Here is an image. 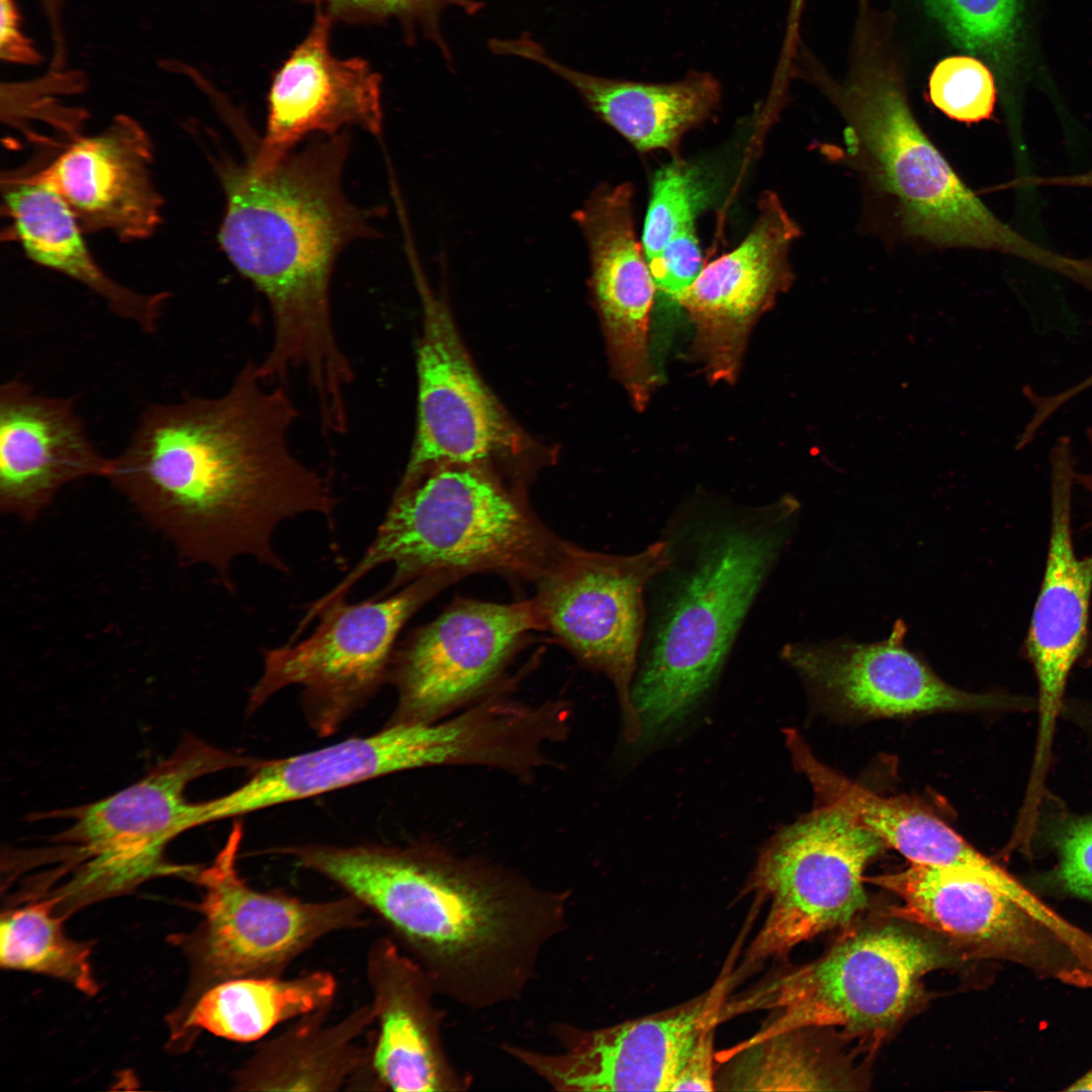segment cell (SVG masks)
Masks as SVG:
<instances>
[{"instance_id": "cell-18", "label": "cell", "mask_w": 1092, "mask_h": 1092, "mask_svg": "<svg viewBox=\"0 0 1092 1092\" xmlns=\"http://www.w3.org/2000/svg\"><path fill=\"white\" fill-rule=\"evenodd\" d=\"M1071 444L1051 454V532L1045 569L1024 649L1037 684V732L1031 772L1048 774L1058 718L1071 670L1086 642L1092 595V553L1079 557L1072 538L1074 480Z\"/></svg>"}, {"instance_id": "cell-37", "label": "cell", "mask_w": 1092, "mask_h": 1092, "mask_svg": "<svg viewBox=\"0 0 1092 1092\" xmlns=\"http://www.w3.org/2000/svg\"><path fill=\"white\" fill-rule=\"evenodd\" d=\"M647 262L656 290L678 302L705 267L696 223L687 225Z\"/></svg>"}, {"instance_id": "cell-43", "label": "cell", "mask_w": 1092, "mask_h": 1092, "mask_svg": "<svg viewBox=\"0 0 1092 1092\" xmlns=\"http://www.w3.org/2000/svg\"><path fill=\"white\" fill-rule=\"evenodd\" d=\"M1090 387H1092V374L1080 381L1079 383L1075 384L1074 386L1070 387V392L1073 395H1078L1079 393L1087 390Z\"/></svg>"}, {"instance_id": "cell-13", "label": "cell", "mask_w": 1092, "mask_h": 1092, "mask_svg": "<svg viewBox=\"0 0 1092 1092\" xmlns=\"http://www.w3.org/2000/svg\"><path fill=\"white\" fill-rule=\"evenodd\" d=\"M666 561L662 538L628 555L574 545L536 583L534 599L545 631L581 664L612 682L622 710L624 735L631 743L642 734L633 686L645 634L647 588Z\"/></svg>"}, {"instance_id": "cell-17", "label": "cell", "mask_w": 1092, "mask_h": 1092, "mask_svg": "<svg viewBox=\"0 0 1092 1092\" xmlns=\"http://www.w3.org/2000/svg\"><path fill=\"white\" fill-rule=\"evenodd\" d=\"M801 234L780 196L763 191L744 240L705 265L679 298L695 327L694 356L712 383L737 379L753 326L794 282L789 255Z\"/></svg>"}, {"instance_id": "cell-3", "label": "cell", "mask_w": 1092, "mask_h": 1092, "mask_svg": "<svg viewBox=\"0 0 1092 1092\" xmlns=\"http://www.w3.org/2000/svg\"><path fill=\"white\" fill-rule=\"evenodd\" d=\"M347 130L315 135L272 165L210 154L225 196L218 243L234 267L264 295L272 316L270 349L258 363L270 383L306 382L320 416L348 410L355 373L337 338L331 281L353 241L373 237L380 209L351 202L343 188Z\"/></svg>"}, {"instance_id": "cell-29", "label": "cell", "mask_w": 1092, "mask_h": 1092, "mask_svg": "<svg viewBox=\"0 0 1092 1092\" xmlns=\"http://www.w3.org/2000/svg\"><path fill=\"white\" fill-rule=\"evenodd\" d=\"M3 199L12 235L31 261L84 285L144 333L157 331L170 293L138 292L107 275L89 251L75 213L50 185L31 175L10 178Z\"/></svg>"}, {"instance_id": "cell-12", "label": "cell", "mask_w": 1092, "mask_h": 1092, "mask_svg": "<svg viewBox=\"0 0 1092 1092\" xmlns=\"http://www.w3.org/2000/svg\"><path fill=\"white\" fill-rule=\"evenodd\" d=\"M459 579L436 572L388 597L358 604L341 598L327 604L315 614L321 621L308 638L264 650L263 672L251 690L250 710L288 686H299L310 726L321 735L335 732L387 679L403 625Z\"/></svg>"}, {"instance_id": "cell-39", "label": "cell", "mask_w": 1092, "mask_h": 1092, "mask_svg": "<svg viewBox=\"0 0 1092 1092\" xmlns=\"http://www.w3.org/2000/svg\"><path fill=\"white\" fill-rule=\"evenodd\" d=\"M0 57L18 65H37L41 56L20 28L16 0H0Z\"/></svg>"}, {"instance_id": "cell-28", "label": "cell", "mask_w": 1092, "mask_h": 1092, "mask_svg": "<svg viewBox=\"0 0 1092 1092\" xmlns=\"http://www.w3.org/2000/svg\"><path fill=\"white\" fill-rule=\"evenodd\" d=\"M331 1006L298 1018L280 1034L258 1044L233 1074L237 1091H379L370 1062L374 1025L371 1003L334 1022Z\"/></svg>"}, {"instance_id": "cell-10", "label": "cell", "mask_w": 1092, "mask_h": 1092, "mask_svg": "<svg viewBox=\"0 0 1092 1092\" xmlns=\"http://www.w3.org/2000/svg\"><path fill=\"white\" fill-rule=\"evenodd\" d=\"M867 881L899 898L891 918L931 931L963 957L1015 963L1042 979L1092 989L1091 931L1052 923L977 876L911 862Z\"/></svg>"}, {"instance_id": "cell-19", "label": "cell", "mask_w": 1092, "mask_h": 1092, "mask_svg": "<svg viewBox=\"0 0 1092 1092\" xmlns=\"http://www.w3.org/2000/svg\"><path fill=\"white\" fill-rule=\"evenodd\" d=\"M334 24L315 9L308 32L274 73L264 134L257 139L249 130L242 139L256 165L274 164L308 136L332 135L351 126L381 132V76L362 58L333 54Z\"/></svg>"}, {"instance_id": "cell-16", "label": "cell", "mask_w": 1092, "mask_h": 1092, "mask_svg": "<svg viewBox=\"0 0 1092 1092\" xmlns=\"http://www.w3.org/2000/svg\"><path fill=\"white\" fill-rule=\"evenodd\" d=\"M723 987L658 1014L585 1030L559 1024L558 1053L504 1051L558 1091H671L700 1032L719 1023Z\"/></svg>"}, {"instance_id": "cell-42", "label": "cell", "mask_w": 1092, "mask_h": 1092, "mask_svg": "<svg viewBox=\"0 0 1092 1092\" xmlns=\"http://www.w3.org/2000/svg\"><path fill=\"white\" fill-rule=\"evenodd\" d=\"M1068 1091H1092V1068L1085 1073L1082 1077L1077 1079L1070 1087Z\"/></svg>"}, {"instance_id": "cell-35", "label": "cell", "mask_w": 1092, "mask_h": 1092, "mask_svg": "<svg viewBox=\"0 0 1092 1092\" xmlns=\"http://www.w3.org/2000/svg\"><path fill=\"white\" fill-rule=\"evenodd\" d=\"M931 103L949 118L977 123L989 119L996 103V84L990 68L972 56L939 61L928 80Z\"/></svg>"}, {"instance_id": "cell-21", "label": "cell", "mask_w": 1092, "mask_h": 1092, "mask_svg": "<svg viewBox=\"0 0 1092 1092\" xmlns=\"http://www.w3.org/2000/svg\"><path fill=\"white\" fill-rule=\"evenodd\" d=\"M633 200L632 183L602 184L573 219L587 246L589 287L615 373L628 391L643 393L655 383L648 330L657 290L636 237Z\"/></svg>"}, {"instance_id": "cell-1", "label": "cell", "mask_w": 1092, "mask_h": 1092, "mask_svg": "<svg viewBox=\"0 0 1092 1092\" xmlns=\"http://www.w3.org/2000/svg\"><path fill=\"white\" fill-rule=\"evenodd\" d=\"M298 417L287 385L269 383L250 361L219 396L147 406L105 478L186 561L225 576L236 558L252 556L284 572L277 526L309 513L330 518L336 505L326 479L292 451Z\"/></svg>"}, {"instance_id": "cell-4", "label": "cell", "mask_w": 1092, "mask_h": 1092, "mask_svg": "<svg viewBox=\"0 0 1092 1092\" xmlns=\"http://www.w3.org/2000/svg\"><path fill=\"white\" fill-rule=\"evenodd\" d=\"M791 495L757 508H691L660 538L667 561L651 579L633 686L642 735L677 726L719 676L798 521Z\"/></svg>"}, {"instance_id": "cell-8", "label": "cell", "mask_w": 1092, "mask_h": 1092, "mask_svg": "<svg viewBox=\"0 0 1092 1092\" xmlns=\"http://www.w3.org/2000/svg\"><path fill=\"white\" fill-rule=\"evenodd\" d=\"M839 106L847 164L901 235L938 248L1026 251L927 136L894 76H866L840 96Z\"/></svg>"}, {"instance_id": "cell-20", "label": "cell", "mask_w": 1092, "mask_h": 1092, "mask_svg": "<svg viewBox=\"0 0 1092 1092\" xmlns=\"http://www.w3.org/2000/svg\"><path fill=\"white\" fill-rule=\"evenodd\" d=\"M417 275L424 311L417 353L418 420L399 486L442 465H475L510 437L499 407L471 364L444 301Z\"/></svg>"}, {"instance_id": "cell-5", "label": "cell", "mask_w": 1092, "mask_h": 1092, "mask_svg": "<svg viewBox=\"0 0 1092 1092\" xmlns=\"http://www.w3.org/2000/svg\"><path fill=\"white\" fill-rule=\"evenodd\" d=\"M256 759L185 735L174 750L136 782L98 801L41 818L65 826L33 845L10 847L6 872L33 896L59 906H81L128 892L156 877L194 879L197 868L166 857L171 841L203 825L200 801L186 797L195 780L251 767Z\"/></svg>"}, {"instance_id": "cell-14", "label": "cell", "mask_w": 1092, "mask_h": 1092, "mask_svg": "<svg viewBox=\"0 0 1092 1092\" xmlns=\"http://www.w3.org/2000/svg\"><path fill=\"white\" fill-rule=\"evenodd\" d=\"M533 631H545L535 599L512 604L457 599L394 650L388 724L432 723L492 694Z\"/></svg>"}, {"instance_id": "cell-25", "label": "cell", "mask_w": 1092, "mask_h": 1092, "mask_svg": "<svg viewBox=\"0 0 1092 1092\" xmlns=\"http://www.w3.org/2000/svg\"><path fill=\"white\" fill-rule=\"evenodd\" d=\"M443 742L432 724H387L365 737L273 760H259L250 779L206 800L210 822L299 801L393 772L438 765Z\"/></svg>"}, {"instance_id": "cell-38", "label": "cell", "mask_w": 1092, "mask_h": 1092, "mask_svg": "<svg viewBox=\"0 0 1092 1092\" xmlns=\"http://www.w3.org/2000/svg\"><path fill=\"white\" fill-rule=\"evenodd\" d=\"M715 1027L716 1025H709L700 1032L671 1091L715 1090Z\"/></svg>"}, {"instance_id": "cell-32", "label": "cell", "mask_w": 1092, "mask_h": 1092, "mask_svg": "<svg viewBox=\"0 0 1092 1092\" xmlns=\"http://www.w3.org/2000/svg\"><path fill=\"white\" fill-rule=\"evenodd\" d=\"M810 1029L778 1033L736 1052L727 1062L724 1089L736 1091L846 1090L848 1074L809 1035ZM724 1063V1064H725Z\"/></svg>"}, {"instance_id": "cell-31", "label": "cell", "mask_w": 1092, "mask_h": 1092, "mask_svg": "<svg viewBox=\"0 0 1092 1092\" xmlns=\"http://www.w3.org/2000/svg\"><path fill=\"white\" fill-rule=\"evenodd\" d=\"M53 898H33L2 914L0 963L4 969L26 971L63 980L87 995L98 984L90 963L91 945L67 936L65 915Z\"/></svg>"}, {"instance_id": "cell-27", "label": "cell", "mask_w": 1092, "mask_h": 1092, "mask_svg": "<svg viewBox=\"0 0 1092 1092\" xmlns=\"http://www.w3.org/2000/svg\"><path fill=\"white\" fill-rule=\"evenodd\" d=\"M795 768L810 782L818 802L841 807L912 863L950 868L1009 893L1017 880L972 846L929 809L906 798H887L820 761L796 730L786 735Z\"/></svg>"}, {"instance_id": "cell-36", "label": "cell", "mask_w": 1092, "mask_h": 1092, "mask_svg": "<svg viewBox=\"0 0 1092 1092\" xmlns=\"http://www.w3.org/2000/svg\"><path fill=\"white\" fill-rule=\"evenodd\" d=\"M1051 833L1057 862L1052 871L1056 886L1066 894L1092 902V814L1070 815Z\"/></svg>"}, {"instance_id": "cell-2", "label": "cell", "mask_w": 1092, "mask_h": 1092, "mask_svg": "<svg viewBox=\"0 0 1092 1092\" xmlns=\"http://www.w3.org/2000/svg\"><path fill=\"white\" fill-rule=\"evenodd\" d=\"M386 926L436 992L472 1010L518 1000L568 924L569 891L431 845L282 850Z\"/></svg>"}, {"instance_id": "cell-33", "label": "cell", "mask_w": 1092, "mask_h": 1092, "mask_svg": "<svg viewBox=\"0 0 1092 1092\" xmlns=\"http://www.w3.org/2000/svg\"><path fill=\"white\" fill-rule=\"evenodd\" d=\"M312 4L327 13L333 21L346 24H381L394 20L406 42L415 43L419 35L432 41L449 65L450 48L442 35L441 18L449 8H458L474 15L483 8L478 0H299Z\"/></svg>"}, {"instance_id": "cell-22", "label": "cell", "mask_w": 1092, "mask_h": 1092, "mask_svg": "<svg viewBox=\"0 0 1092 1092\" xmlns=\"http://www.w3.org/2000/svg\"><path fill=\"white\" fill-rule=\"evenodd\" d=\"M374 1031L370 1062L380 1091L460 1092L471 1077L451 1064L441 1038L443 1010L425 970L390 936L375 939L366 957Z\"/></svg>"}, {"instance_id": "cell-23", "label": "cell", "mask_w": 1092, "mask_h": 1092, "mask_svg": "<svg viewBox=\"0 0 1092 1092\" xmlns=\"http://www.w3.org/2000/svg\"><path fill=\"white\" fill-rule=\"evenodd\" d=\"M111 459L91 442L73 398L11 379L0 387V510L31 523L65 485L106 477Z\"/></svg>"}, {"instance_id": "cell-40", "label": "cell", "mask_w": 1092, "mask_h": 1092, "mask_svg": "<svg viewBox=\"0 0 1092 1092\" xmlns=\"http://www.w3.org/2000/svg\"><path fill=\"white\" fill-rule=\"evenodd\" d=\"M805 0H791L787 20L785 39L795 42L799 38V27Z\"/></svg>"}, {"instance_id": "cell-11", "label": "cell", "mask_w": 1092, "mask_h": 1092, "mask_svg": "<svg viewBox=\"0 0 1092 1092\" xmlns=\"http://www.w3.org/2000/svg\"><path fill=\"white\" fill-rule=\"evenodd\" d=\"M886 847L876 833L830 803L818 802L775 834L749 881V889L769 900V909L747 960L784 956L850 923L868 903L866 868Z\"/></svg>"}, {"instance_id": "cell-41", "label": "cell", "mask_w": 1092, "mask_h": 1092, "mask_svg": "<svg viewBox=\"0 0 1092 1092\" xmlns=\"http://www.w3.org/2000/svg\"><path fill=\"white\" fill-rule=\"evenodd\" d=\"M1086 436L1089 444L1091 463H1092V426L1087 429ZM1074 480L1077 481L1082 487L1092 493V467L1091 470L1084 473H1075ZM1090 527L1092 528V522Z\"/></svg>"}, {"instance_id": "cell-30", "label": "cell", "mask_w": 1092, "mask_h": 1092, "mask_svg": "<svg viewBox=\"0 0 1092 1092\" xmlns=\"http://www.w3.org/2000/svg\"><path fill=\"white\" fill-rule=\"evenodd\" d=\"M337 990L333 974L313 971L295 978L250 977L221 982L190 1005L183 1029H203L248 1042L276 1025L331 1006Z\"/></svg>"}, {"instance_id": "cell-15", "label": "cell", "mask_w": 1092, "mask_h": 1092, "mask_svg": "<svg viewBox=\"0 0 1092 1092\" xmlns=\"http://www.w3.org/2000/svg\"><path fill=\"white\" fill-rule=\"evenodd\" d=\"M906 634L907 625L899 619L880 641H798L786 644L781 655L818 699L856 717L892 718L1029 706L1026 699L970 693L947 684L907 646Z\"/></svg>"}, {"instance_id": "cell-6", "label": "cell", "mask_w": 1092, "mask_h": 1092, "mask_svg": "<svg viewBox=\"0 0 1092 1092\" xmlns=\"http://www.w3.org/2000/svg\"><path fill=\"white\" fill-rule=\"evenodd\" d=\"M573 547L475 465H442L398 486L364 555L313 607L344 598L387 562L395 570L379 597L436 572L460 578L495 573L537 583Z\"/></svg>"}, {"instance_id": "cell-7", "label": "cell", "mask_w": 1092, "mask_h": 1092, "mask_svg": "<svg viewBox=\"0 0 1092 1092\" xmlns=\"http://www.w3.org/2000/svg\"><path fill=\"white\" fill-rule=\"evenodd\" d=\"M940 942L899 924L867 926L842 936L822 957L764 980L724 1004L719 1021L771 1011L751 1036L716 1053L724 1064L739 1050L771 1035L840 1028L875 1046L919 997L923 978L956 962Z\"/></svg>"}, {"instance_id": "cell-34", "label": "cell", "mask_w": 1092, "mask_h": 1092, "mask_svg": "<svg viewBox=\"0 0 1092 1092\" xmlns=\"http://www.w3.org/2000/svg\"><path fill=\"white\" fill-rule=\"evenodd\" d=\"M704 202L705 192L696 171L681 158L672 159L656 171L642 232L647 261L695 222Z\"/></svg>"}, {"instance_id": "cell-9", "label": "cell", "mask_w": 1092, "mask_h": 1092, "mask_svg": "<svg viewBox=\"0 0 1092 1092\" xmlns=\"http://www.w3.org/2000/svg\"><path fill=\"white\" fill-rule=\"evenodd\" d=\"M242 836L237 822L214 859L194 878L203 895L198 905L202 920L186 943L193 1001L224 981L282 976L325 936L368 922V912L349 896L304 901L249 886L237 867Z\"/></svg>"}, {"instance_id": "cell-24", "label": "cell", "mask_w": 1092, "mask_h": 1092, "mask_svg": "<svg viewBox=\"0 0 1092 1092\" xmlns=\"http://www.w3.org/2000/svg\"><path fill=\"white\" fill-rule=\"evenodd\" d=\"M153 146L144 127L120 114L100 132L70 144L31 174L67 202L84 231L143 240L161 222L163 200L152 178Z\"/></svg>"}, {"instance_id": "cell-26", "label": "cell", "mask_w": 1092, "mask_h": 1092, "mask_svg": "<svg viewBox=\"0 0 1092 1092\" xmlns=\"http://www.w3.org/2000/svg\"><path fill=\"white\" fill-rule=\"evenodd\" d=\"M489 50L535 62L567 82L588 109L621 134L638 152H668L680 158L684 135L709 120L722 99L719 80L692 71L667 83L612 79L572 69L556 61L528 34L516 39H490Z\"/></svg>"}]
</instances>
